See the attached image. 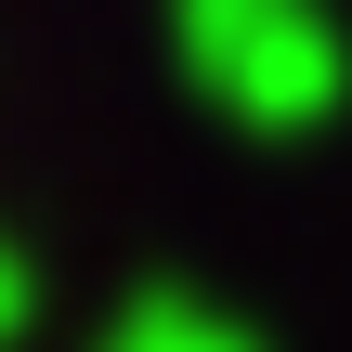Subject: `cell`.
<instances>
[{
    "mask_svg": "<svg viewBox=\"0 0 352 352\" xmlns=\"http://www.w3.org/2000/svg\"><path fill=\"white\" fill-rule=\"evenodd\" d=\"M170 52L261 144H300L352 104V39L327 0H170Z\"/></svg>",
    "mask_w": 352,
    "mask_h": 352,
    "instance_id": "6da1fadb",
    "label": "cell"
}]
</instances>
